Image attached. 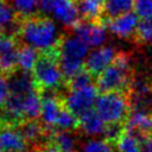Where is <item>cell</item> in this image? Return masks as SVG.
<instances>
[{
  "label": "cell",
  "instance_id": "cell-14",
  "mask_svg": "<svg viewBox=\"0 0 152 152\" xmlns=\"http://www.w3.org/2000/svg\"><path fill=\"white\" fill-rule=\"evenodd\" d=\"M20 23L21 20H19V15L14 7L6 0H0V33L18 34Z\"/></svg>",
  "mask_w": 152,
  "mask_h": 152
},
{
  "label": "cell",
  "instance_id": "cell-26",
  "mask_svg": "<svg viewBox=\"0 0 152 152\" xmlns=\"http://www.w3.org/2000/svg\"><path fill=\"white\" fill-rule=\"evenodd\" d=\"M112 145L104 139H91L83 144L81 152H114Z\"/></svg>",
  "mask_w": 152,
  "mask_h": 152
},
{
  "label": "cell",
  "instance_id": "cell-8",
  "mask_svg": "<svg viewBox=\"0 0 152 152\" xmlns=\"http://www.w3.org/2000/svg\"><path fill=\"white\" fill-rule=\"evenodd\" d=\"M118 52L113 46H100L88 53L84 68L95 77H97L115 59Z\"/></svg>",
  "mask_w": 152,
  "mask_h": 152
},
{
  "label": "cell",
  "instance_id": "cell-1",
  "mask_svg": "<svg viewBox=\"0 0 152 152\" xmlns=\"http://www.w3.org/2000/svg\"><path fill=\"white\" fill-rule=\"evenodd\" d=\"M18 36L40 52L55 50L62 37L58 34L53 20L43 14L21 19Z\"/></svg>",
  "mask_w": 152,
  "mask_h": 152
},
{
  "label": "cell",
  "instance_id": "cell-34",
  "mask_svg": "<svg viewBox=\"0 0 152 152\" xmlns=\"http://www.w3.org/2000/svg\"><path fill=\"white\" fill-rule=\"evenodd\" d=\"M0 125H1V122H0Z\"/></svg>",
  "mask_w": 152,
  "mask_h": 152
},
{
  "label": "cell",
  "instance_id": "cell-27",
  "mask_svg": "<svg viewBox=\"0 0 152 152\" xmlns=\"http://www.w3.org/2000/svg\"><path fill=\"white\" fill-rule=\"evenodd\" d=\"M124 131H125L124 124H107L103 132V137H104L103 139L110 144H115L124 133Z\"/></svg>",
  "mask_w": 152,
  "mask_h": 152
},
{
  "label": "cell",
  "instance_id": "cell-32",
  "mask_svg": "<svg viewBox=\"0 0 152 152\" xmlns=\"http://www.w3.org/2000/svg\"><path fill=\"white\" fill-rule=\"evenodd\" d=\"M52 1L53 0H39V11L42 13H44L43 15L50 13V8H51Z\"/></svg>",
  "mask_w": 152,
  "mask_h": 152
},
{
  "label": "cell",
  "instance_id": "cell-5",
  "mask_svg": "<svg viewBox=\"0 0 152 152\" xmlns=\"http://www.w3.org/2000/svg\"><path fill=\"white\" fill-rule=\"evenodd\" d=\"M131 104L126 93L109 91L99 95L95 110L106 124H124L129 114Z\"/></svg>",
  "mask_w": 152,
  "mask_h": 152
},
{
  "label": "cell",
  "instance_id": "cell-23",
  "mask_svg": "<svg viewBox=\"0 0 152 152\" xmlns=\"http://www.w3.org/2000/svg\"><path fill=\"white\" fill-rule=\"evenodd\" d=\"M56 129L58 131H72V129H76L78 128V118L72 114L65 106L63 107L58 119H57V122H56V126H55Z\"/></svg>",
  "mask_w": 152,
  "mask_h": 152
},
{
  "label": "cell",
  "instance_id": "cell-10",
  "mask_svg": "<svg viewBox=\"0 0 152 152\" xmlns=\"http://www.w3.org/2000/svg\"><path fill=\"white\" fill-rule=\"evenodd\" d=\"M27 141L19 129L13 125H0V151L1 152H25Z\"/></svg>",
  "mask_w": 152,
  "mask_h": 152
},
{
  "label": "cell",
  "instance_id": "cell-4",
  "mask_svg": "<svg viewBox=\"0 0 152 152\" xmlns=\"http://www.w3.org/2000/svg\"><path fill=\"white\" fill-rule=\"evenodd\" d=\"M32 76L39 93L56 90L63 84L65 78L58 62L57 48L40 53L32 70Z\"/></svg>",
  "mask_w": 152,
  "mask_h": 152
},
{
  "label": "cell",
  "instance_id": "cell-12",
  "mask_svg": "<svg viewBox=\"0 0 152 152\" xmlns=\"http://www.w3.org/2000/svg\"><path fill=\"white\" fill-rule=\"evenodd\" d=\"M138 24V14L132 11L107 20L108 30L119 38H129L134 36Z\"/></svg>",
  "mask_w": 152,
  "mask_h": 152
},
{
  "label": "cell",
  "instance_id": "cell-16",
  "mask_svg": "<svg viewBox=\"0 0 152 152\" xmlns=\"http://www.w3.org/2000/svg\"><path fill=\"white\" fill-rule=\"evenodd\" d=\"M76 5L80 15L84 20H102L101 15L103 14V0H77Z\"/></svg>",
  "mask_w": 152,
  "mask_h": 152
},
{
  "label": "cell",
  "instance_id": "cell-11",
  "mask_svg": "<svg viewBox=\"0 0 152 152\" xmlns=\"http://www.w3.org/2000/svg\"><path fill=\"white\" fill-rule=\"evenodd\" d=\"M50 13L61 24L74 27L80 21V12L75 0H53Z\"/></svg>",
  "mask_w": 152,
  "mask_h": 152
},
{
  "label": "cell",
  "instance_id": "cell-22",
  "mask_svg": "<svg viewBox=\"0 0 152 152\" xmlns=\"http://www.w3.org/2000/svg\"><path fill=\"white\" fill-rule=\"evenodd\" d=\"M12 6L20 19H25L36 15L34 13L39 10V0H12Z\"/></svg>",
  "mask_w": 152,
  "mask_h": 152
},
{
  "label": "cell",
  "instance_id": "cell-28",
  "mask_svg": "<svg viewBox=\"0 0 152 152\" xmlns=\"http://www.w3.org/2000/svg\"><path fill=\"white\" fill-rule=\"evenodd\" d=\"M133 8L142 20H152V0H134Z\"/></svg>",
  "mask_w": 152,
  "mask_h": 152
},
{
  "label": "cell",
  "instance_id": "cell-21",
  "mask_svg": "<svg viewBox=\"0 0 152 152\" xmlns=\"http://www.w3.org/2000/svg\"><path fill=\"white\" fill-rule=\"evenodd\" d=\"M115 144L119 152H142L140 138L127 132L126 129Z\"/></svg>",
  "mask_w": 152,
  "mask_h": 152
},
{
  "label": "cell",
  "instance_id": "cell-18",
  "mask_svg": "<svg viewBox=\"0 0 152 152\" xmlns=\"http://www.w3.org/2000/svg\"><path fill=\"white\" fill-rule=\"evenodd\" d=\"M134 0H103V15L106 20L131 12Z\"/></svg>",
  "mask_w": 152,
  "mask_h": 152
},
{
  "label": "cell",
  "instance_id": "cell-19",
  "mask_svg": "<svg viewBox=\"0 0 152 152\" xmlns=\"http://www.w3.org/2000/svg\"><path fill=\"white\" fill-rule=\"evenodd\" d=\"M62 152H77L76 138L70 131H53L50 139Z\"/></svg>",
  "mask_w": 152,
  "mask_h": 152
},
{
  "label": "cell",
  "instance_id": "cell-24",
  "mask_svg": "<svg viewBox=\"0 0 152 152\" xmlns=\"http://www.w3.org/2000/svg\"><path fill=\"white\" fill-rule=\"evenodd\" d=\"M93 78L94 76L86 68H83L71 78L65 81V84L68 86V89H78V88H83V87L93 84Z\"/></svg>",
  "mask_w": 152,
  "mask_h": 152
},
{
  "label": "cell",
  "instance_id": "cell-6",
  "mask_svg": "<svg viewBox=\"0 0 152 152\" xmlns=\"http://www.w3.org/2000/svg\"><path fill=\"white\" fill-rule=\"evenodd\" d=\"M99 97V89L90 84L78 89H69V93L63 97L64 106L77 118L91 109Z\"/></svg>",
  "mask_w": 152,
  "mask_h": 152
},
{
  "label": "cell",
  "instance_id": "cell-15",
  "mask_svg": "<svg viewBox=\"0 0 152 152\" xmlns=\"http://www.w3.org/2000/svg\"><path fill=\"white\" fill-rule=\"evenodd\" d=\"M78 128L84 134L89 137H95L103 134L106 122L96 110L90 109L78 116Z\"/></svg>",
  "mask_w": 152,
  "mask_h": 152
},
{
  "label": "cell",
  "instance_id": "cell-35",
  "mask_svg": "<svg viewBox=\"0 0 152 152\" xmlns=\"http://www.w3.org/2000/svg\"><path fill=\"white\" fill-rule=\"evenodd\" d=\"M0 152H1V151H0Z\"/></svg>",
  "mask_w": 152,
  "mask_h": 152
},
{
  "label": "cell",
  "instance_id": "cell-3",
  "mask_svg": "<svg viewBox=\"0 0 152 152\" xmlns=\"http://www.w3.org/2000/svg\"><path fill=\"white\" fill-rule=\"evenodd\" d=\"M88 49L89 46L76 34L61 37L57 45V56L62 72L66 81L84 68Z\"/></svg>",
  "mask_w": 152,
  "mask_h": 152
},
{
  "label": "cell",
  "instance_id": "cell-17",
  "mask_svg": "<svg viewBox=\"0 0 152 152\" xmlns=\"http://www.w3.org/2000/svg\"><path fill=\"white\" fill-rule=\"evenodd\" d=\"M24 118L25 120H37L42 113V96L38 89L30 91L24 100Z\"/></svg>",
  "mask_w": 152,
  "mask_h": 152
},
{
  "label": "cell",
  "instance_id": "cell-25",
  "mask_svg": "<svg viewBox=\"0 0 152 152\" xmlns=\"http://www.w3.org/2000/svg\"><path fill=\"white\" fill-rule=\"evenodd\" d=\"M134 38L139 43L152 45V20H141L134 33Z\"/></svg>",
  "mask_w": 152,
  "mask_h": 152
},
{
  "label": "cell",
  "instance_id": "cell-7",
  "mask_svg": "<svg viewBox=\"0 0 152 152\" xmlns=\"http://www.w3.org/2000/svg\"><path fill=\"white\" fill-rule=\"evenodd\" d=\"M74 34L81 38L89 48H100L107 40V26L103 20H80L74 27Z\"/></svg>",
  "mask_w": 152,
  "mask_h": 152
},
{
  "label": "cell",
  "instance_id": "cell-9",
  "mask_svg": "<svg viewBox=\"0 0 152 152\" xmlns=\"http://www.w3.org/2000/svg\"><path fill=\"white\" fill-rule=\"evenodd\" d=\"M124 125L127 132L141 139L142 137L152 133V112L132 109Z\"/></svg>",
  "mask_w": 152,
  "mask_h": 152
},
{
  "label": "cell",
  "instance_id": "cell-29",
  "mask_svg": "<svg viewBox=\"0 0 152 152\" xmlns=\"http://www.w3.org/2000/svg\"><path fill=\"white\" fill-rule=\"evenodd\" d=\"M14 49H18V42L15 36L8 33H0V56Z\"/></svg>",
  "mask_w": 152,
  "mask_h": 152
},
{
  "label": "cell",
  "instance_id": "cell-20",
  "mask_svg": "<svg viewBox=\"0 0 152 152\" xmlns=\"http://www.w3.org/2000/svg\"><path fill=\"white\" fill-rule=\"evenodd\" d=\"M39 52L40 51L30 45L21 46L18 51V66L20 68V70L32 71L40 56Z\"/></svg>",
  "mask_w": 152,
  "mask_h": 152
},
{
  "label": "cell",
  "instance_id": "cell-31",
  "mask_svg": "<svg viewBox=\"0 0 152 152\" xmlns=\"http://www.w3.org/2000/svg\"><path fill=\"white\" fill-rule=\"evenodd\" d=\"M40 151H42V152H62V151L58 148V146H57L56 144H53L51 140H48V141L43 145V147L40 148Z\"/></svg>",
  "mask_w": 152,
  "mask_h": 152
},
{
  "label": "cell",
  "instance_id": "cell-33",
  "mask_svg": "<svg viewBox=\"0 0 152 152\" xmlns=\"http://www.w3.org/2000/svg\"><path fill=\"white\" fill-rule=\"evenodd\" d=\"M31 152H42L40 150H33V151H31Z\"/></svg>",
  "mask_w": 152,
  "mask_h": 152
},
{
  "label": "cell",
  "instance_id": "cell-13",
  "mask_svg": "<svg viewBox=\"0 0 152 152\" xmlns=\"http://www.w3.org/2000/svg\"><path fill=\"white\" fill-rule=\"evenodd\" d=\"M64 107L63 97H58L56 94H43L42 96V113L40 118L43 124L49 127L53 128L56 126L57 119Z\"/></svg>",
  "mask_w": 152,
  "mask_h": 152
},
{
  "label": "cell",
  "instance_id": "cell-30",
  "mask_svg": "<svg viewBox=\"0 0 152 152\" xmlns=\"http://www.w3.org/2000/svg\"><path fill=\"white\" fill-rule=\"evenodd\" d=\"M8 96V83L7 76L0 71V106H2Z\"/></svg>",
  "mask_w": 152,
  "mask_h": 152
},
{
  "label": "cell",
  "instance_id": "cell-2",
  "mask_svg": "<svg viewBox=\"0 0 152 152\" xmlns=\"http://www.w3.org/2000/svg\"><path fill=\"white\" fill-rule=\"evenodd\" d=\"M133 80L131 57L126 52H118L113 63L96 77V87L102 93L121 91L127 94Z\"/></svg>",
  "mask_w": 152,
  "mask_h": 152
}]
</instances>
